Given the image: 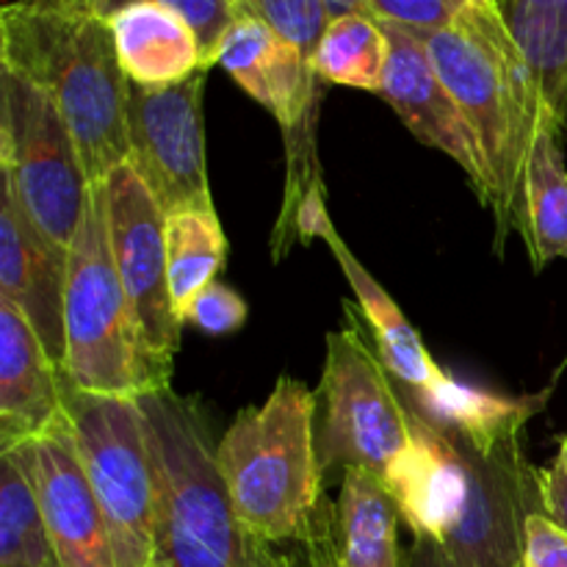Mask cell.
<instances>
[{"label":"cell","instance_id":"obj_1","mask_svg":"<svg viewBox=\"0 0 567 567\" xmlns=\"http://www.w3.org/2000/svg\"><path fill=\"white\" fill-rule=\"evenodd\" d=\"M385 485L413 537L435 540L457 567H524L526 520L540 513L524 437L480 449L413 413V446Z\"/></svg>","mask_w":567,"mask_h":567},{"label":"cell","instance_id":"obj_2","mask_svg":"<svg viewBox=\"0 0 567 567\" xmlns=\"http://www.w3.org/2000/svg\"><path fill=\"white\" fill-rule=\"evenodd\" d=\"M0 66L42 89L70 125L89 183L127 164V81L109 20L70 0L0 9Z\"/></svg>","mask_w":567,"mask_h":567},{"label":"cell","instance_id":"obj_3","mask_svg":"<svg viewBox=\"0 0 567 567\" xmlns=\"http://www.w3.org/2000/svg\"><path fill=\"white\" fill-rule=\"evenodd\" d=\"M443 86L468 120L493 181L498 238L518 230L526 161L543 127L563 133L543 105L498 0H468L441 31H415Z\"/></svg>","mask_w":567,"mask_h":567},{"label":"cell","instance_id":"obj_4","mask_svg":"<svg viewBox=\"0 0 567 567\" xmlns=\"http://www.w3.org/2000/svg\"><path fill=\"white\" fill-rule=\"evenodd\" d=\"M155 468L150 567H280L282 551L236 515L203 404L169 391L136 399Z\"/></svg>","mask_w":567,"mask_h":567},{"label":"cell","instance_id":"obj_5","mask_svg":"<svg viewBox=\"0 0 567 567\" xmlns=\"http://www.w3.org/2000/svg\"><path fill=\"white\" fill-rule=\"evenodd\" d=\"M216 463L238 518L269 546H302L332 504L316 446V393L282 374L216 441Z\"/></svg>","mask_w":567,"mask_h":567},{"label":"cell","instance_id":"obj_6","mask_svg":"<svg viewBox=\"0 0 567 567\" xmlns=\"http://www.w3.org/2000/svg\"><path fill=\"white\" fill-rule=\"evenodd\" d=\"M66 385L97 396L138 399L169 391L155 365L111 252L103 183H92L81 227L70 244L66 277Z\"/></svg>","mask_w":567,"mask_h":567},{"label":"cell","instance_id":"obj_7","mask_svg":"<svg viewBox=\"0 0 567 567\" xmlns=\"http://www.w3.org/2000/svg\"><path fill=\"white\" fill-rule=\"evenodd\" d=\"M316 446L321 471L341 465L385 480L413 446V413L402 385L349 324L327 336V360L316 391Z\"/></svg>","mask_w":567,"mask_h":567},{"label":"cell","instance_id":"obj_8","mask_svg":"<svg viewBox=\"0 0 567 567\" xmlns=\"http://www.w3.org/2000/svg\"><path fill=\"white\" fill-rule=\"evenodd\" d=\"M66 415L109 526L116 567H150L155 540V468L136 399L66 385Z\"/></svg>","mask_w":567,"mask_h":567},{"label":"cell","instance_id":"obj_9","mask_svg":"<svg viewBox=\"0 0 567 567\" xmlns=\"http://www.w3.org/2000/svg\"><path fill=\"white\" fill-rule=\"evenodd\" d=\"M0 181L33 225L70 249L89 183L75 136L53 100L25 78L0 66Z\"/></svg>","mask_w":567,"mask_h":567},{"label":"cell","instance_id":"obj_10","mask_svg":"<svg viewBox=\"0 0 567 567\" xmlns=\"http://www.w3.org/2000/svg\"><path fill=\"white\" fill-rule=\"evenodd\" d=\"M205 72L175 86L127 89V164L166 216L214 208L205 155Z\"/></svg>","mask_w":567,"mask_h":567},{"label":"cell","instance_id":"obj_11","mask_svg":"<svg viewBox=\"0 0 567 567\" xmlns=\"http://www.w3.org/2000/svg\"><path fill=\"white\" fill-rule=\"evenodd\" d=\"M111 252L127 293L144 343L155 365L172 377L181 349L183 324L175 316L166 271V219L150 188L131 164H122L103 181Z\"/></svg>","mask_w":567,"mask_h":567},{"label":"cell","instance_id":"obj_12","mask_svg":"<svg viewBox=\"0 0 567 567\" xmlns=\"http://www.w3.org/2000/svg\"><path fill=\"white\" fill-rule=\"evenodd\" d=\"M382 31L388 37V64L380 97L421 144L446 153L465 172L480 203L493 208V181L485 153L463 111L443 86L424 42L415 31L393 22H382Z\"/></svg>","mask_w":567,"mask_h":567},{"label":"cell","instance_id":"obj_13","mask_svg":"<svg viewBox=\"0 0 567 567\" xmlns=\"http://www.w3.org/2000/svg\"><path fill=\"white\" fill-rule=\"evenodd\" d=\"M11 452L31 474L61 567H116L109 526L78 454L70 419Z\"/></svg>","mask_w":567,"mask_h":567},{"label":"cell","instance_id":"obj_14","mask_svg":"<svg viewBox=\"0 0 567 567\" xmlns=\"http://www.w3.org/2000/svg\"><path fill=\"white\" fill-rule=\"evenodd\" d=\"M66 277L70 249L44 236L0 181V299L14 305L55 369H66Z\"/></svg>","mask_w":567,"mask_h":567},{"label":"cell","instance_id":"obj_15","mask_svg":"<svg viewBox=\"0 0 567 567\" xmlns=\"http://www.w3.org/2000/svg\"><path fill=\"white\" fill-rule=\"evenodd\" d=\"M216 64L280 122L282 133L316 120L319 78L310 59L252 11L238 6L236 20L219 44Z\"/></svg>","mask_w":567,"mask_h":567},{"label":"cell","instance_id":"obj_16","mask_svg":"<svg viewBox=\"0 0 567 567\" xmlns=\"http://www.w3.org/2000/svg\"><path fill=\"white\" fill-rule=\"evenodd\" d=\"M66 380L25 316L0 299V454L66 424Z\"/></svg>","mask_w":567,"mask_h":567},{"label":"cell","instance_id":"obj_17","mask_svg":"<svg viewBox=\"0 0 567 567\" xmlns=\"http://www.w3.org/2000/svg\"><path fill=\"white\" fill-rule=\"evenodd\" d=\"M116 55L127 81L136 86H175L208 72L194 28L177 11L138 0L109 17Z\"/></svg>","mask_w":567,"mask_h":567},{"label":"cell","instance_id":"obj_18","mask_svg":"<svg viewBox=\"0 0 567 567\" xmlns=\"http://www.w3.org/2000/svg\"><path fill=\"white\" fill-rule=\"evenodd\" d=\"M402 396L415 415L468 437L480 449H496L513 437H524L532 415L540 413L548 402V391L532 396H502L454 380L452 374H443L430 388L402 385Z\"/></svg>","mask_w":567,"mask_h":567},{"label":"cell","instance_id":"obj_19","mask_svg":"<svg viewBox=\"0 0 567 567\" xmlns=\"http://www.w3.org/2000/svg\"><path fill=\"white\" fill-rule=\"evenodd\" d=\"M319 241H324L327 247H330V252L336 255L338 264H341L343 275H347L349 286H352L354 291V299H358L360 316H363L371 336H374L377 354H380L382 363L388 365V371H391L404 388L435 385L446 371L435 363V358H432L430 349H426L424 338H421L419 330L410 324L408 316L402 313V308L391 299V293L365 271V266L360 264V260L354 258L352 249L343 244V238L338 236L332 219L319 230Z\"/></svg>","mask_w":567,"mask_h":567},{"label":"cell","instance_id":"obj_20","mask_svg":"<svg viewBox=\"0 0 567 567\" xmlns=\"http://www.w3.org/2000/svg\"><path fill=\"white\" fill-rule=\"evenodd\" d=\"M399 504L385 480L347 468L336 504L338 554L343 567H408L399 546Z\"/></svg>","mask_w":567,"mask_h":567},{"label":"cell","instance_id":"obj_21","mask_svg":"<svg viewBox=\"0 0 567 567\" xmlns=\"http://www.w3.org/2000/svg\"><path fill=\"white\" fill-rule=\"evenodd\" d=\"M535 269L567 258V166L563 133L543 127L529 150L518 230Z\"/></svg>","mask_w":567,"mask_h":567},{"label":"cell","instance_id":"obj_22","mask_svg":"<svg viewBox=\"0 0 567 567\" xmlns=\"http://www.w3.org/2000/svg\"><path fill=\"white\" fill-rule=\"evenodd\" d=\"M504 22L529 64L543 105L567 127V0H498Z\"/></svg>","mask_w":567,"mask_h":567},{"label":"cell","instance_id":"obj_23","mask_svg":"<svg viewBox=\"0 0 567 567\" xmlns=\"http://www.w3.org/2000/svg\"><path fill=\"white\" fill-rule=\"evenodd\" d=\"M227 238L216 208L183 210L166 219V271L175 316L186 324L194 299L225 269Z\"/></svg>","mask_w":567,"mask_h":567},{"label":"cell","instance_id":"obj_24","mask_svg":"<svg viewBox=\"0 0 567 567\" xmlns=\"http://www.w3.org/2000/svg\"><path fill=\"white\" fill-rule=\"evenodd\" d=\"M388 64V37L371 14H341L327 22L310 66L316 78L336 86L380 94Z\"/></svg>","mask_w":567,"mask_h":567},{"label":"cell","instance_id":"obj_25","mask_svg":"<svg viewBox=\"0 0 567 567\" xmlns=\"http://www.w3.org/2000/svg\"><path fill=\"white\" fill-rule=\"evenodd\" d=\"M0 567H61L37 487L14 452L0 454Z\"/></svg>","mask_w":567,"mask_h":567},{"label":"cell","instance_id":"obj_26","mask_svg":"<svg viewBox=\"0 0 567 567\" xmlns=\"http://www.w3.org/2000/svg\"><path fill=\"white\" fill-rule=\"evenodd\" d=\"M131 3H138V0H89L86 6L97 17L109 20L114 11H120L122 6ZM150 3H161L166 6V9L177 11V14L194 28L199 44H203L205 66L210 70V66L216 64V53H219V44L221 39H225L227 28L236 20V0H150Z\"/></svg>","mask_w":567,"mask_h":567},{"label":"cell","instance_id":"obj_27","mask_svg":"<svg viewBox=\"0 0 567 567\" xmlns=\"http://www.w3.org/2000/svg\"><path fill=\"white\" fill-rule=\"evenodd\" d=\"M238 6L252 11L282 39L297 44L308 59L330 22L324 0H238Z\"/></svg>","mask_w":567,"mask_h":567},{"label":"cell","instance_id":"obj_28","mask_svg":"<svg viewBox=\"0 0 567 567\" xmlns=\"http://www.w3.org/2000/svg\"><path fill=\"white\" fill-rule=\"evenodd\" d=\"M249 308L241 297H238L233 288H227L225 282H210L197 299H194L192 310H188V319L199 332L205 336H233L236 330H241L244 321H247Z\"/></svg>","mask_w":567,"mask_h":567},{"label":"cell","instance_id":"obj_29","mask_svg":"<svg viewBox=\"0 0 567 567\" xmlns=\"http://www.w3.org/2000/svg\"><path fill=\"white\" fill-rule=\"evenodd\" d=\"M371 14L410 31H441L457 20L468 0H369Z\"/></svg>","mask_w":567,"mask_h":567},{"label":"cell","instance_id":"obj_30","mask_svg":"<svg viewBox=\"0 0 567 567\" xmlns=\"http://www.w3.org/2000/svg\"><path fill=\"white\" fill-rule=\"evenodd\" d=\"M524 567H567V535L543 513L526 520Z\"/></svg>","mask_w":567,"mask_h":567},{"label":"cell","instance_id":"obj_31","mask_svg":"<svg viewBox=\"0 0 567 567\" xmlns=\"http://www.w3.org/2000/svg\"><path fill=\"white\" fill-rule=\"evenodd\" d=\"M540 513L567 535V435L559 441L557 457L548 468H537Z\"/></svg>","mask_w":567,"mask_h":567},{"label":"cell","instance_id":"obj_32","mask_svg":"<svg viewBox=\"0 0 567 567\" xmlns=\"http://www.w3.org/2000/svg\"><path fill=\"white\" fill-rule=\"evenodd\" d=\"M293 554V567H343L341 554H338L336 535V507L324 515L319 529L299 546Z\"/></svg>","mask_w":567,"mask_h":567},{"label":"cell","instance_id":"obj_33","mask_svg":"<svg viewBox=\"0 0 567 567\" xmlns=\"http://www.w3.org/2000/svg\"><path fill=\"white\" fill-rule=\"evenodd\" d=\"M408 567H457L446 551L430 537H413L408 551Z\"/></svg>","mask_w":567,"mask_h":567},{"label":"cell","instance_id":"obj_34","mask_svg":"<svg viewBox=\"0 0 567 567\" xmlns=\"http://www.w3.org/2000/svg\"><path fill=\"white\" fill-rule=\"evenodd\" d=\"M324 6H327V14H330V20L332 17H341V14H371L369 0H324Z\"/></svg>","mask_w":567,"mask_h":567},{"label":"cell","instance_id":"obj_35","mask_svg":"<svg viewBox=\"0 0 567 567\" xmlns=\"http://www.w3.org/2000/svg\"><path fill=\"white\" fill-rule=\"evenodd\" d=\"M280 567H293V554L291 551H282V559H280Z\"/></svg>","mask_w":567,"mask_h":567},{"label":"cell","instance_id":"obj_36","mask_svg":"<svg viewBox=\"0 0 567 567\" xmlns=\"http://www.w3.org/2000/svg\"><path fill=\"white\" fill-rule=\"evenodd\" d=\"M70 3H78V6H86V3H89V0H70ZM86 9H89V6H86Z\"/></svg>","mask_w":567,"mask_h":567},{"label":"cell","instance_id":"obj_37","mask_svg":"<svg viewBox=\"0 0 567 567\" xmlns=\"http://www.w3.org/2000/svg\"><path fill=\"white\" fill-rule=\"evenodd\" d=\"M236 3H238V0H236Z\"/></svg>","mask_w":567,"mask_h":567}]
</instances>
